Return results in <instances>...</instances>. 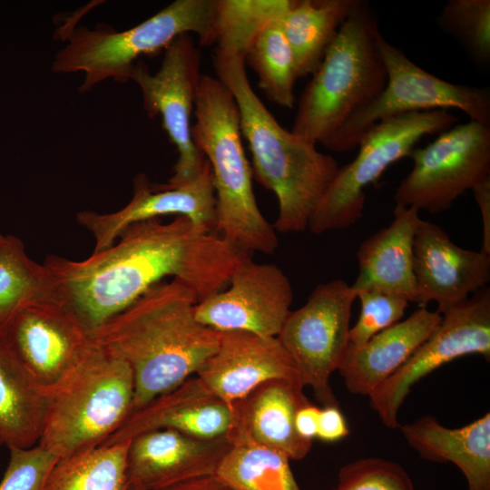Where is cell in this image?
Returning <instances> with one entry per match:
<instances>
[{
  "instance_id": "obj_23",
  "label": "cell",
  "mask_w": 490,
  "mask_h": 490,
  "mask_svg": "<svg viewBox=\"0 0 490 490\" xmlns=\"http://www.w3.org/2000/svg\"><path fill=\"white\" fill-rule=\"evenodd\" d=\"M418 213L414 207L396 206L391 223L361 243L357 251L359 271L351 285L356 292L380 291L415 302L413 245Z\"/></svg>"
},
{
  "instance_id": "obj_37",
  "label": "cell",
  "mask_w": 490,
  "mask_h": 490,
  "mask_svg": "<svg viewBox=\"0 0 490 490\" xmlns=\"http://www.w3.org/2000/svg\"><path fill=\"white\" fill-rule=\"evenodd\" d=\"M471 191L480 210L483 222V244L480 251L490 256V178L480 182Z\"/></svg>"
},
{
  "instance_id": "obj_18",
  "label": "cell",
  "mask_w": 490,
  "mask_h": 490,
  "mask_svg": "<svg viewBox=\"0 0 490 490\" xmlns=\"http://www.w3.org/2000/svg\"><path fill=\"white\" fill-rule=\"evenodd\" d=\"M230 446L225 437L204 439L168 428L143 432L129 440V484L144 490H162L214 475Z\"/></svg>"
},
{
  "instance_id": "obj_4",
  "label": "cell",
  "mask_w": 490,
  "mask_h": 490,
  "mask_svg": "<svg viewBox=\"0 0 490 490\" xmlns=\"http://www.w3.org/2000/svg\"><path fill=\"white\" fill-rule=\"evenodd\" d=\"M191 124L194 144L208 161L216 198L215 232L248 253L273 254L276 230L262 215L252 186L234 98L216 77L201 76Z\"/></svg>"
},
{
  "instance_id": "obj_7",
  "label": "cell",
  "mask_w": 490,
  "mask_h": 490,
  "mask_svg": "<svg viewBox=\"0 0 490 490\" xmlns=\"http://www.w3.org/2000/svg\"><path fill=\"white\" fill-rule=\"evenodd\" d=\"M45 390L47 410L38 445L58 459L100 446L132 410L130 367L95 341L59 382Z\"/></svg>"
},
{
  "instance_id": "obj_41",
  "label": "cell",
  "mask_w": 490,
  "mask_h": 490,
  "mask_svg": "<svg viewBox=\"0 0 490 490\" xmlns=\"http://www.w3.org/2000/svg\"><path fill=\"white\" fill-rule=\"evenodd\" d=\"M4 239H5V235H2V234L0 233V244L2 243V241L4 240Z\"/></svg>"
},
{
  "instance_id": "obj_17",
  "label": "cell",
  "mask_w": 490,
  "mask_h": 490,
  "mask_svg": "<svg viewBox=\"0 0 490 490\" xmlns=\"http://www.w3.org/2000/svg\"><path fill=\"white\" fill-rule=\"evenodd\" d=\"M415 302L435 301L441 314L466 301L490 279V256L455 244L437 224L420 219L413 245Z\"/></svg>"
},
{
  "instance_id": "obj_8",
  "label": "cell",
  "mask_w": 490,
  "mask_h": 490,
  "mask_svg": "<svg viewBox=\"0 0 490 490\" xmlns=\"http://www.w3.org/2000/svg\"><path fill=\"white\" fill-rule=\"evenodd\" d=\"M457 122L458 118L448 110H431L377 122L360 140L354 160L338 167L308 229L321 234L354 225L363 215L365 189L376 182L392 163L410 157L421 138L438 134Z\"/></svg>"
},
{
  "instance_id": "obj_11",
  "label": "cell",
  "mask_w": 490,
  "mask_h": 490,
  "mask_svg": "<svg viewBox=\"0 0 490 490\" xmlns=\"http://www.w3.org/2000/svg\"><path fill=\"white\" fill-rule=\"evenodd\" d=\"M413 168L399 183L396 206L437 213L490 178V124L471 121L438 133L410 155Z\"/></svg>"
},
{
  "instance_id": "obj_19",
  "label": "cell",
  "mask_w": 490,
  "mask_h": 490,
  "mask_svg": "<svg viewBox=\"0 0 490 490\" xmlns=\"http://www.w3.org/2000/svg\"><path fill=\"white\" fill-rule=\"evenodd\" d=\"M195 375L230 405L272 379L301 382L292 358L277 337L245 331L220 332L216 351Z\"/></svg>"
},
{
  "instance_id": "obj_13",
  "label": "cell",
  "mask_w": 490,
  "mask_h": 490,
  "mask_svg": "<svg viewBox=\"0 0 490 490\" xmlns=\"http://www.w3.org/2000/svg\"><path fill=\"white\" fill-rule=\"evenodd\" d=\"M473 354L490 358L489 287L442 314L426 340L368 396L371 408L387 428L399 427L398 412L411 387L441 366Z\"/></svg>"
},
{
  "instance_id": "obj_2",
  "label": "cell",
  "mask_w": 490,
  "mask_h": 490,
  "mask_svg": "<svg viewBox=\"0 0 490 490\" xmlns=\"http://www.w3.org/2000/svg\"><path fill=\"white\" fill-rule=\"evenodd\" d=\"M197 303L179 279L161 281L93 332L132 370V411L195 375L216 351L220 332L197 320Z\"/></svg>"
},
{
  "instance_id": "obj_10",
  "label": "cell",
  "mask_w": 490,
  "mask_h": 490,
  "mask_svg": "<svg viewBox=\"0 0 490 490\" xmlns=\"http://www.w3.org/2000/svg\"><path fill=\"white\" fill-rule=\"evenodd\" d=\"M357 292L343 279L318 285L307 302L287 317L278 338L304 387L325 406H338L329 378L348 351L351 309Z\"/></svg>"
},
{
  "instance_id": "obj_35",
  "label": "cell",
  "mask_w": 490,
  "mask_h": 490,
  "mask_svg": "<svg viewBox=\"0 0 490 490\" xmlns=\"http://www.w3.org/2000/svg\"><path fill=\"white\" fill-rule=\"evenodd\" d=\"M0 490H44L58 458L38 444L29 448H11Z\"/></svg>"
},
{
  "instance_id": "obj_33",
  "label": "cell",
  "mask_w": 490,
  "mask_h": 490,
  "mask_svg": "<svg viewBox=\"0 0 490 490\" xmlns=\"http://www.w3.org/2000/svg\"><path fill=\"white\" fill-rule=\"evenodd\" d=\"M360 313L348 332V351L366 344L372 337L397 323L404 317L409 301L401 296L374 290L357 292Z\"/></svg>"
},
{
  "instance_id": "obj_29",
  "label": "cell",
  "mask_w": 490,
  "mask_h": 490,
  "mask_svg": "<svg viewBox=\"0 0 490 490\" xmlns=\"http://www.w3.org/2000/svg\"><path fill=\"white\" fill-rule=\"evenodd\" d=\"M282 17L268 23L256 33L246 49L245 64L253 69L259 87L270 102L292 109L298 77L293 54L282 29Z\"/></svg>"
},
{
  "instance_id": "obj_22",
  "label": "cell",
  "mask_w": 490,
  "mask_h": 490,
  "mask_svg": "<svg viewBox=\"0 0 490 490\" xmlns=\"http://www.w3.org/2000/svg\"><path fill=\"white\" fill-rule=\"evenodd\" d=\"M441 319L438 310L420 307L407 318L348 352L338 369L347 389L352 394L369 396L410 358Z\"/></svg>"
},
{
  "instance_id": "obj_30",
  "label": "cell",
  "mask_w": 490,
  "mask_h": 490,
  "mask_svg": "<svg viewBox=\"0 0 490 490\" xmlns=\"http://www.w3.org/2000/svg\"><path fill=\"white\" fill-rule=\"evenodd\" d=\"M287 456L256 444H231L215 475L234 490H301Z\"/></svg>"
},
{
  "instance_id": "obj_40",
  "label": "cell",
  "mask_w": 490,
  "mask_h": 490,
  "mask_svg": "<svg viewBox=\"0 0 490 490\" xmlns=\"http://www.w3.org/2000/svg\"><path fill=\"white\" fill-rule=\"evenodd\" d=\"M128 490H144V489H142V488L134 486V485H130Z\"/></svg>"
},
{
  "instance_id": "obj_31",
  "label": "cell",
  "mask_w": 490,
  "mask_h": 490,
  "mask_svg": "<svg viewBox=\"0 0 490 490\" xmlns=\"http://www.w3.org/2000/svg\"><path fill=\"white\" fill-rule=\"evenodd\" d=\"M290 0H218L215 44L242 52L256 33L268 23L280 18Z\"/></svg>"
},
{
  "instance_id": "obj_12",
  "label": "cell",
  "mask_w": 490,
  "mask_h": 490,
  "mask_svg": "<svg viewBox=\"0 0 490 490\" xmlns=\"http://www.w3.org/2000/svg\"><path fill=\"white\" fill-rule=\"evenodd\" d=\"M201 55L192 37H176L163 51L160 68L152 74L142 62H137L130 80L136 83L142 105L152 119L161 116L162 127L178 152L172 176L157 189H171L195 179L207 160L193 142L191 114L201 79Z\"/></svg>"
},
{
  "instance_id": "obj_21",
  "label": "cell",
  "mask_w": 490,
  "mask_h": 490,
  "mask_svg": "<svg viewBox=\"0 0 490 490\" xmlns=\"http://www.w3.org/2000/svg\"><path fill=\"white\" fill-rule=\"evenodd\" d=\"M300 381L272 379L233 403L234 416L227 436L230 444L264 446L301 460L312 447L295 429L298 410L310 401Z\"/></svg>"
},
{
  "instance_id": "obj_3",
  "label": "cell",
  "mask_w": 490,
  "mask_h": 490,
  "mask_svg": "<svg viewBox=\"0 0 490 490\" xmlns=\"http://www.w3.org/2000/svg\"><path fill=\"white\" fill-rule=\"evenodd\" d=\"M212 64L216 78L236 103L241 135L252 157V173L277 197L275 230H306L339 167L337 160L279 123L253 90L243 53L216 47Z\"/></svg>"
},
{
  "instance_id": "obj_24",
  "label": "cell",
  "mask_w": 490,
  "mask_h": 490,
  "mask_svg": "<svg viewBox=\"0 0 490 490\" xmlns=\"http://www.w3.org/2000/svg\"><path fill=\"white\" fill-rule=\"evenodd\" d=\"M399 428L422 458L456 465L464 474L468 490H490L489 412L457 428L444 426L432 416Z\"/></svg>"
},
{
  "instance_id": "obj_38",
  "label": "cell",
  "mask_w": 490,
  "mask_h": 490,
  "mask_svg": "<svg viewBox=\"0 0 490 490\" xmlns=\"http://www.w3.org/2000/svg\"><path fill=\"white\" fill-rule=\"evenodd\" d=\"M320 408L311 402L302 406L295 416V429L304 440L312 442L317 438Z\"/></svg>"
},
{
  "instance_id": "obj_14",
  "label": "cell",
  "mask_w": 490,
  "mask_h": 490,
  "mask_svg": "<svg viewBox=\"0 0 490 490\" xmlns=\"http://www.w3.org/2000/svg\"><path fill=\"white\" fill-rule=\"evenodd\" d=\"M0 339L44 389L59 382L94 343L93 332L57 293L23 308Z\"/></svg>"
},
{
  "instance_id": "obj_27",
  "label": "cell",
  "mask_w": 490,
  "mask_h": 490,
  "mask_svg": "<svg viewBox=\"0 0 490 490\" xmlns=\"http://www.w3.org/2000/svg\"><path fill=\"white\" fill-rule=\"evenodd\" d=\"M129 440L58 459L44 490H128Z\"/></svg>"
},
{
  "instance_id": "obj_39",
  "label": "cell",
  "mask_w": 490,
  "mask_h": 490,
  "mask_svg": "<svg viewBox=\"0 0 490 490\" xmlns=\"http://www.w3.org/2000/svg\"><path fill=\"white\" fill-rule=\"evenodd\" d=\"M162 490H234L217 475L189 479Z\"/></svg>"
},
{
  "instance_id": "obj_9",
  "label": "cell",
  "mask_w": 490,
  "mask_h": 490,
  "mask_svg": "<svg viewBox=\"0 0 490 490\" xmlns=\"http://www.w3.org/2000/svg\"><path fill=\"white\" fill-rule=\"evenodd\" d=\"M378 46L387 70L384 89L340 127L327 149L336 152L351 151L377 122L413 112L456 109L471 121L490 124L489 89L438 78L416 65L383 35Z\"/></svg>"
},
{
  "instance_id": "obj_5",
  "label": "cell",
  "mask_w": 490,
  "mask_h": 490,
  "mask_svg": "<svg viewBox=\"0 0 490 490\" xmlns=\"http://www.w3.org/2000/svg\"><path fill=\"white\" fill-rule=\"evenodd\" d=\"M377 19L360 1L340 27L305 86L291 132L325 148L340 127L371 103L387 83Z\"/></svg>"
},
{
  "instance_id": "obj_32",
  "label": "cell",
  "mask_w": 490,
  "mask_h": 490,
  "mask_svg": "<svg viewBox=\"0 0 490 490\" xmlns=\"http://www.w3.org/2000/svg\"><path fill=\"white\" fill-rule=\"evenodd\" d=\"M437 24L458 41L475 65H489V0H449L437 17Z\"/></svg>"
},
{
  "instance_id": "obj_25",
  "label": "cell",
  "mask_w": 490,
  "mask_h": 490,
  "mask_svg": "<svg viewBox=\"0 0 490 490\" xmlns=\"http://www.w3.org/2000/svg\"><path fill=\"white\" fill-rule=\"evenodd\" d=\"M47 394L0 339V446L29 448L38 444Z\"/></svg>"
},
{
  "instance_id": "obj_26",
  "label": "cell",
  "mask_w": 490,
  "mask_h": 490,
  "mask_svg": "<svg viewBox=\"0 0 490 490\" xmlns=\"http://www.w3.org/2000/svg\"><path fill=\"white\" fill-rule=\"evenodd\" d=\"M361 0H290L281 25L297 77L312 75L340 27Z\"/></svg>"
},
{
  "instance_id": "obj_16",
  "label": "cell",
  "mask_w": 490,
  "mask_h": 490,
  "mask_svg": "<svg viewBox=\"0 0 490 490\" xmlns=\"http://www.w3.org/2000/svg\"><path fill=\"white\" fill-rule=\"evenodd\" d=\"M164 215L183 216L200 228L215 230L216 198L208 161L195 179L171 189L154 188L141 173L135 177L132 197L123 208L111 213L82 211L76 220L93 235V252H97L112 246L131 225Z\"/></svg>"
},
{
  "instance_id": "obj_20",
  "label": "cell",
  "mask_w": 490,
  "mask_h": 490,
  "mask_svg": "<svg viewBox=\"0 0 490 490\" xmlns=\"http://www.w3.org/2000/svg\"><path fill=\"white\" fill-rule=\"evenodd\" d=\"M234 409L193 375L173 389L130 413L100 446H110L153 429H173L204 439L227 438Z\"/></svg>"
},
{
  "instance_id": "obj_36",
  "label": "cell",
  "mask_w": 490,
  "mask_h": 490,
  "mask_svg": "<svg viewBox=\"0 0 490 490\" xmlns=\"http://www.w3.org/2000/svg\"><path fill=\"white\" fill-rule=\"evenodd\" d=\"M348 434L347 421L338 406H325L320 408L317 438L326 443H333Z\"/></svg>"
},
{
  "instance_id": "obj_34",
  "label": "cell",
  "mask_w": 490,
  "mask_h": 490,
  "mask_svg": "<svg viewBox=\"0 0 490 490\" xmlns=\"http://www.w3.org/2000/svg\"><path fill=\"white\" fill-rule=\"evenodd\" d=\"M333 490H415L406 470L380 457L360 458L344 465Z\"/></svg>"
},
{
  "instance_id": "obj_15",
  "label": "cell",
  "mask_w": 490,
  "mask_h": 490,
  "mask_svg": "<svg viewBox=\"0 0 490 490\" xmlns=\"http://www.w3.org/2000/svg\"><path fill=\"white\" fill-rule=\"evenodd\" d=\"M228 285L196 304L197 320L220 332L278 337L293 299L290 281L281 269L249 257L235 269Z\"/></svg>"
},
{
  "instance_id": "obj_1",
  "label": "cell",
  "mask_w": 490,
  "mask_h": 490,
  "mask_svg": "<svg viewBox=\"0 0 490 490\" xmlns=\"http://www.w3.org/2000/svg\"><path fill=\"white\" fill-rule=\"evenodd\" d=\"M249 257L215 231L177 216L167 223H134L118 242L83 260L49 255L43 265L58 296L93 332L167 277L184 283L200 302L222 290Z\"/></svg>"
},
{
  "instance_id": "obj_28",
  "label": "cell",
  "mask_w": 490,
  "mask_h": 490,
  "mask_svg": "<svg viewBox=\"0 0 490 490\" xmlns=\"http://www.w3.org/2000/svg\"><path fill=\"white\" fill-rule=\"evenodd\" d=\"M54 293L46 268L28 256L19 238L5 236L0 244V338L23 308Z\"/></svg>"
},
{
  "instance_id": "obj_6",
  "label": "cell",
  "mask_w": 490,
  "mask_h": 490,
  "mask_svg": "<svg viewBox=\"0 0 490 490\" xmlns=\"http://www.w3.org/2000/svg\"><path fill=\"white\" fill-rule=\"evenodd\" d=\"M217 5L218 0H176L122 32L102 24L75 27L74 19L67 20L57 33L65 44L54 54L52 70L83 73L81 93L110 78L126 83L140 56L164 51L181 34H195L201 45L215 44Z\"/></svg>"
}]
</instances>
